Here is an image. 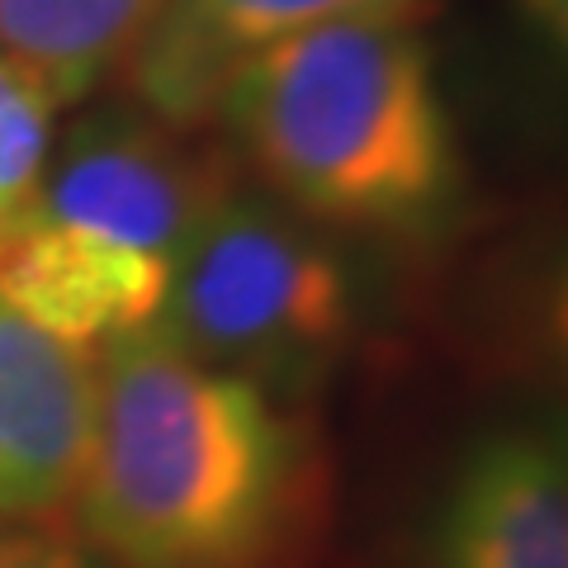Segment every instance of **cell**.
<instances>
[{"label": "cell", "mask_w": 568, "mask_h": 568, "mask_svg": "<svg viewBox=\"0 0 568 568\" xmlns=\"http://www.w3.org/2000/svg\"><path fill=\"white\" fill-rule=\"evenodd\" d=\"M81 540L104 568H308L327 474L308 426L156 327L100 355Z\"/></svg>", "instance_id": "1"}, {"label": "cell", "mask_w": 568, "mask_h": 568, "mask_svg": "<svg viewBox=\"0 0 568 568\" xmlns=\"http://www.w3.org/2000/svg\"><path fill=\"white\" fill-rule=\"evenodd\" d=\"M219 119L317 223L417 227L459 185L432 48L403 20H342L261 52L223 91Z\"/></svg>", "instance_id": "2"}, {"label": "cell", "mask_w": 568, "mask_h": 568, "mask_svg": "<svg viewBox=\"0 0 568 568\" xmlns=\"http://www.w3.org/2000/svg\"><path fill=\"white\" fill-rule=\"evenodd\" d=\"M152 327L275 398L323 384L355 332V294L317 233L233 190L185 242Z\"/></svg>", "instance_id": "3"}, {"label": "cell", "mask_w": 568, "mask_h": 568, "mask_svg": "<svg viewBox=\"0 0 568 568\" xmlns=\"http://www.w3.org/2000/svg\"><path fill=\"white\" fill-rule=\"evenodd\" d=\"M175 133L181 129L142 110L85 119L67 148L48 156L29 219L110 237L175 271L194 227L233 194L219 156L181 148Z\"/></svg>", "instance_id": "4"}, {"label": "cell", "mask_w": 568, "mask_h": 568, "mask_svg": "<svg viewBox=\"0 0 568 568\" xmlns=\"http://www.w3.org/2000/svg\"><path fill=\"white\" fill-rule=\"evenodd\" d=\"M432 0H162L129 52V85L166 129H200L219 114L233 77L261 52L342 20L422 24Z\"/></svg>", "instance_id": "5"}, {"label": "cell", "mask_w": 568, "mask_h": 568, "mask_svg": "<svg viewBox=\"0 0 568 568\" xmlns=\"http://www.w3.org/2000/svg\"><path fill=\"white\" fill-rule=\"evenodd\" d=\"M100 417V355L0 304V517L77 503Z\"/></svg>", "instance_id": "6"}, {"label": "cell", "mask_w": 568, "mask_h": 568, "mask_svg": "<svg viewBox=\"0 0 568 568\" xmlns=\"http://www.w3.org/2000/svg\"><path fill=\"white\" fill-rule=\"evenodd\" d=\"M166 290V261L48 219H29L0 246V304L77 346L148 332Z\"/></svg>", "instance_id": "7"}, {"label": "cell", "mask_w": 568, "mask_h": 568, "mask_svg": "<svg viewBox=\"0 0 568 568\" xmlns=\"http://www.w3.org/2000/svg\"><path fill=\"white\" fill-rule=\"evenodd\" d=\"M436 568H568V469L555 436L478 440L440 507Z\"/></svg>", "instance_id": "8"}, {"label": "cell", "mask_w": 568, "mask_h": 568, "mask_svg": "<svg viewBox=\"0 0 568 568\" xmlns=\"http://www.w3.org/2000/svg\"><path fill=\"white\" fill-rule=\"evenodd\" d=\"M156 10L162 0H0V52L77 104L123 71Z\"/></svg>", "instance_id": "9"}, {"label": "cell", "mask_w": 568, "mask_h": 568, "mask_svg": "<svg viewBox=\"0 0 568 568\" xmlns=\"http://www.w3.org/2000/svg\"><path fill=\"white\" fill-rule=\"evenodd\" d=\"M52 100L24 62L0 52V246L29 223L52 156Z\"/></svg>", "instance_id": "10"}, {"label": "cell", "mask_w": 568, "mask_h": 568, "mask_svg": "<svg viewBox=\"0 0 568 568\" xmlns=\"http://www.w3.org/2000/svg\"><path fill=\"white\" fill-rule=\"evenodd\" d=\"M0 568H104V564L71 530L24 517H0Z\"/></svg>", "instance_id": "11"}]
</instances>
